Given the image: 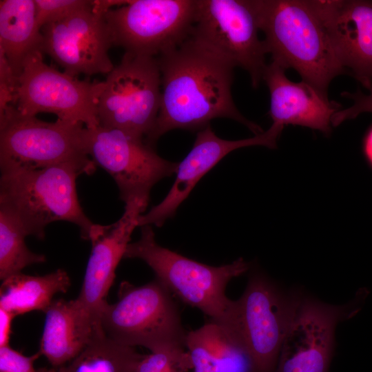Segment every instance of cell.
Masks as SVG:
<instances>
[{"label":"cell","instance_id":"obj_1","mask_svg":"<svg viewBox=\"0 0 372 372\" xmlns=\"http://www.w3.org/2000/svg\"><path fill=\"white\" fill-rule=\"evenodd\" d=\"M161 99L154 129L145 141L153 147L174 129L200 130L217 118H231L255 135L264 132L238 110L231 96L234 67L189 37L156 56Z\"/></svg>","mask_w":372,"mask_h":372},{"label":"cell","instance_id":"obj_16","mask_svg":"<svg viewBox=\"0 0 372 372\" xmlns=\"http://www.w3.org/2000/svg\"><path fill=\"white\" fill-rule=\"evenodd\" d=\"M283 126L272 123L269 130L255 136L229 141L219 138L208 125L198 131L193 147L178 163L176 176L165 198L138 218V225L162 226L172 218L199 180L231 152L241 147L261 145L276 147V141Z\"/></svg>","mask_w":372,"mask_h":372},{"label":"cell","instance_id":"obj_15","mask_svg":"<svg viewBox=\"0 0 372 372\" xmlns=\"http://www.w3.org/2000/svg\"><path fill=\"white\" fill-rule=\"evenodd\" d=\"M149 200L135 198L125 203L122 216L116 223L95 224L90 232L91 254L83 284L74 301L89 323L96 329L100 313L107 302L106 298L115 278L116 267L130 243L139 217L145 211Z\"/></svg>","mask_w":372,"mask_h":372},{"label":"cell","instance_id":"obj_28","mask_svg":"<svg viewBox=\"0 0 372 372\" xmlns=\"http://www.w3.org/2000/svg\"><path fill=\"white\" fill-rule=\"evenodd\" d=\"M40 352L25 356L12 349L10 345L0 347V372H41L34 367V362Z\"/></svg>","mask_w":372,"mask_h":372},{"label":"cell","instance_id":"obj_4","mask_svg":"<svg viewBox=\"0 0 372 372\" xmlns=\"http://www.w3.org/2000/svg\"><path fill=\"white\" fill-rule=\"evenodd\" d=\"M124 258L143 260L172 293L210 320L239 333L237 302L227 297L225 289L231 279L249 269L242 258L220 267L195 261L158 245L151 225L141 227L140 238L129 243Z\"/></svg>","mask_w":372,"mask_h":372},{"label":"cell","instance_id":"obj_26","mask_svg":"<svg viewBox=\"0 0 372 372\" xmlns=\"http://www.w3.org/2000/svg\"><path fill=\"white\" fill-rule=\"evenodd\" d=\"M87 0H34L36 19L41 29L45 25L91 6Z\"/></svg>","mask_w":372,"mask_h":372},{"label":"cell","instance_id":"obj_30","mask_svg":"<svg viewBox=\"0 0 372 372\" xmlns=\"http://www.w3.org/2000/svg\"><path fill=\"white\" fill-rule=\"evenodd\" d=\"M364 151L367 158L372 165V129L366 138L364 143Z\"/></svg>","mask_w":372,"mask_h":372},{"label":"cell","instance_id":"obj_5","mask_svg":"<svg viewBox=\"0 0 372 372\" xmlns=\"http://www.w3.org/2000/svg\"><path fill=\"white\" fill-rule=\"evenodd\" d=\"M172 293L155 279L142 286L121 283L118 300L99 316L103 333L114 341L152 353L183 350L187 332Z\"/></svg>","mask_w":372,"mask_h":372},{"label":"cell","instance_id":"obj_13","mask_svg":"<svg viewBox=\"0 0 372 372\" xmlns=\"http://www.w3.org/2000/svg\"><path fill=\"white\" fill-rule=\"evenodd\" d=\"M105 12L94 1L90 7L45 25L41 52L70 76L107 75L114 66L108 54L113 45Z\"/></svg>","mask_w":372,"mask_h":372},{"label":"cell","instance_id":"obj_8","mask_svg":"<svg viewBox=\"0 0 372 372\" xmlns=\"http://www.w3.org/2000/svg\"><path fill=\"white\" fill-rule=\"evenodd\" d=\"M250 0H196L189 37L232 66L249 74L257 88L267 54Z\"/></svg>","mask_w":372,"mask_h":372},{"label":"cell","instance_id":"obj_27","mask_svg":"<svg viewBox=\"0 0 372 372\" xmlns=\"http://www.w3.org/2000/svg\"><path fill=\"white\" fill-rule=\"evenodd\" d=\"M365 88L369 93L362 92L359 89L353 93L344 92L341 94L342 97L351 99L353 103L349 107L341 109L333 115L332 126L335 127L344 121L355 118L362 113H372V84Z\"/></svg>","mask_w":372,"mask_h":372},{"label":"cell","instance_id":"obj_12","mask_svg":"<svg viewBox=\"0 0 372 372\" xmlns=\"http://www.w3.org/2000/svg\"><path fill=\"white\" fill-rule=\"evenodd\" d=\"M261 273L250 276L236 300L240 334L255 372H275L281 346L302 299Z\"/></svg>","mask_w":372,"mask_h":372},{"label":"cell","instance_id":"obj_14","mask_svg":"<svg viewBox=\"0 0 372 372\" xmlns=\"http://www.w3.org/2000/svg\"><path fill=\"white\" fill-rule=\"evenodd\" d=\"M358 311L352 304L333 305L302 297L283 340L275 372H328L336 326Z\"/></svg>","mask_w":372,"mask_h":372},{"label":"cell","instance_id":"obj_6","mask_svg":"<svg viewBox=\"0 0 372 372\" xmlns=\"http://www.w3.org/2000/svg\"><path fill=\"white\" fill-rule=\"evenodd\" d=\"M83 123L45 122L11 105L0 111V168L37 169L73 163L96 170L85 153Z\"/></svg>","mask_w":372,"mask_h":372},{"label":"cell","instance_id":"obj_25","mask_svg":"<svg viewBox=\"0 0 372 372\" xmlns=\"http://www.w3.org/2000/svg\"><path fill=\"white\" fill-rule=\"evenodd\" d=\"M191 369L189 355L183 349L145 355L135 372H186Z\"/></svg>","mask_w":372,"mask_h":372},{"label":"cell","instance_id":"obj_31","mask_svg":"<svg viewBox=\"0 0 372 372\" xmlns=\"http://www.w3.org/2000/svg\"><path fill=\"white\" fill-rule=\"evenodd\" d=\"M45 372H57L56 371V369L53 368V369H45Z\"/></svg>","mask_w":372,"mask_h":372},{"label":"cell","instance_id":"obj_18","mask_svg":"<svg viewBox=\"0 0 372 372\" xmlns=\"http://www.w3.org/2000/svg\"><path fill=\"white\" fill-rule=\"evenodd\" d=\"M285 69L271 61L265 68L264 80L270 93L269 114L273 123L300 125L319 130L327 136L331 131V118L341 105L320 94L307 83L293 82Z\"/></svg>","mask_w":372,"mask_h":372},{"label":"cell","instance_id":"obj_9","mask_svg":"<svg viewBox=\"0 0 372 372\" xmlns=\"http://www.w3.org/2000/svg\"><path fill=\"white\" fill-rule=\"evenodd\" d=\"M36 50L25 59L18 77L14 105L21 114L48 112L57 118L99 125L98 105L105 81L79 80L47 65Z\"/></svg>","mask_w":372,"mask_h":372},{"label":"cell","instance_id":"obj_21","mask_svg":"<svg viewBox=\"0 0 372 372\" xmlns=\"http://www.w3.org/2000/svg\"><path fill=\"white\" fill-rule=\"evenodd\" d=\"M41 30L34 0H1L0 52L17 78L27 56L36 50L41 52Z\"/></svg>","mask_w":372,"mask_h":372},{"label":"cell","instance_id":"obj_7","mask_svg":"<svg viewBox=\"0 0 372 372\" xmlns=\"http://www.w3.org/2000/svg\"><path fill=\"white\" fill-rule=\"evenodd\" d=\"M104 81L98 105L99 125L145 140L154 127L161 106L156 56L125 52Z\"/></svg>","mask_w":372,"mask_h":372},{"label":"cell","instance_id":"obj_22","mask_svg":"<svg viewBox=\"0 0 372 372\" xmlns=\"http://www.w3.org/2000/svg\"><path fill=\"white\" fill-rule=\"evenodd\" d=\"M71 285L67 271L58 269L43 276L19 273L2 281L0 308L15 316L32 311L45 312L59 293H66Z\"/></svg>","mask_w":372,"mask_h":372},{"label":"cell","instance_id":"obj_24","mask_svg":"<svg viewBox=\"0 0 372 372\" xmlns=\"http://www.w3.org/2000/svg\"><path fill=\"white\" fill-rule=\"evenodd\" d=\"M27 233L17 218L0 206V279L21 273L26 267L43 263V254L30 250L25 244Z\"/></svg>","mask_w":372,"mask_h":372},{"label":"cell","instance_id":"obj_20","mask_svg":"<svg viewBox=\"0 0 372 372\" xmlns=\"http://www.w3.org/2000/svg\"><path fill=\"white\" fill-rule=\"evenodd\" d=\"M44 313L45 319L39 352L54 369L73 360L92 337L102 331L90 325L74 299L54 300Z\"/></svg>","mask_w":372,"mask_h":372},{"label":"cell","instance_id":"obj_3","mask_svg":"<svg viewBox=\"0 0 372 372\" xmlns=\"http://www.w3.org/2000/svg\"><path fill=\"white\" fill-rule=\"evenodd\" d=\"M96 170L68 163L37 169L1 171L0 206L19 220L28 236L43 240L45 227L55 221L76 225L89 240L95 223L84 213L76 187L79 176Z\"/></svg>","mask_w":372,"mask_h":372},{"label":"cell","instance_id":"obj_17","mask_svg":"<svg viewBox=\"0 0 372 372\" xmlns=\"http://www.w3.org/2000/svg\"><path fill=\"white\" fill-rule=\"evenodd\" d=\"M335 56L364 87L372 84V0H313Z\"/></svg>","mask_w":372,"mask_h":372},{"label":"cell","instance_id":"obj_19","mask_svg":"<svg viewBox=\"0 0 372 372\" xmlns=\"http://www.w3.org/2000/svg\"><path fill=\"white\" fill-rule=\"evenodd\" d=\"M185 347L194 372H255L240 335L214 321L188 331Z\"/></svg>","mask_w":372,"mask_h":372},{"label":"cell","instance_id":"obj_32","mask_svg":"<svg viewBox=\"0 0 372 372\" xmlns=\"http://www.w3.org/2000/svg\"><path fill=\"white\" fill-rule=\"evenodd\" d=\"M41 372H45V369H41Z\"/></svg>","mask_w":372,"mask_h":372},{"label":"cell","instance_id":"obj_23","mask_svg":"<svg viewBox=\"0 0 372 372\" xmlns=\"http://www.w3.org/2000/svg\"><path fill=\"white\" fill-rule=\"evenodd\" d=\"M144 356L135 347L116 342L100 331L92 337L78 356L56 371L135 372Z\"/></svg>","mask_w":372,"mask_h":372},{"label":"cell","instance_id":"obj_2","mask_svg":"<svg viewBox=\"0 0 372 372\" xmlns=\"http://www.w3.org/2000/svg\"><path fill=\"white\" fill-rule=\"evenodd\" d=\"M272 61L295 70L328 98V87L347 73L338 62L313 0H250Z\"/></svg>","mask_w":372,"mask_h":372},{"label":"cell","instance_id":"obj_11","mask_svg":"<svg viewBox=\"0 0 372 372\" xmlns=\"http://www.w3.org/2000/svg\"><path fill=\"white\" fill-rule=\"evenodd\" d=\"M85 153L116 182L125 203L135 198L149 200L152 187L176 174L178 163L159 155L143 138L116 128L85 127Z\"/></svg>","mask_w":372,"mask_h":372},{"label":"cell","instance_id":"obj_29","mask_svg":"<svg viewBox=\"0 0 372 372\" xmlns=\"http://www.w3.org/2000/svg\"><path fill=\"white\" fill-rule=\"evenodd\" d=\"M16 316L0 308V347L9 345L12 321Z\"/></svg>","mask_w":372,"mask_h":372},{"label":"cell","instance_id":"obj_10","mask_svg":"<svg viewBox=\"0 0 372 372\" xmlns=\"http://www.w3.org/2000/svg\"><path fill=\"white\" fill-rule=\"evenodd\" d=\"M196 0H135L105 14L112 45L158 56L190 35Z\"/></svg>","mask_w":372,"mask_h":372}]
</instances>
